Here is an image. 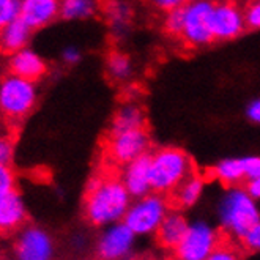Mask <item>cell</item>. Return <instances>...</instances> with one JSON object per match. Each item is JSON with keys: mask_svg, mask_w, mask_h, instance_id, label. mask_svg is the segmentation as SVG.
Returning a JSON list of instances; mask_svg holds the SVG:
<instances>
[{"mask_svg": "<svg viewBox=\"0 0 260 260\" xmlns=\"http://www.w3.org/2000/svg\"><path fill=\"white\" fill-rule=\"evenodd\" d=\"M246 115L251 121H254V123H260V100L249 103L248 109H246Z\"/></svg>", "mask_w": 260, "mask_h": 260, "instance_id": "obj_34", "label": "cell"}, {"mask_svg": "<svg viewBox=\"0 0 260 260\" xmlns=\"http://www.w3.org/2000/svg\"><path fill=\"white\" fill-rule=\"evenodd\" d=\"M150 164H151V155L145 153V155L139 156L137 159L128 162L125 166L123 172H121L120 178L123 181V185L129 191V194L137 199L150 194L151 189V175H150Z\"/></svg>", "mask_w": 260, "mask_h": 260, "instance_id": "obj_12", "label": "cell"}, {"mask_svg": "<svg viewBox=\"0 0 260 260\" xmlns=\"http://www.w3.org/2000/svg\"><path fill=\"white\" fill-rule=\"evenodd\" d=\"M133 202V196L121 178L93 177L87 183L84 216L96 227H106L123 221Z\"/></svg>", "mask_w": 260, "mask_h": 260, "instance_id": "obj_1", "label": "cell"}, {"mask_svg": "<svg viewBox=\"0 0 260 260\" xmlns=\"http://www.w3.org/2000/svg\"><path fill=\"white\" fill-rule=\"evenodd\" d=\"M148 147L150 137L144 128L115 133L111 134L108 141V155L115 164L126 166L128 162L145 155Z\"/></svg>", "mask_w": 260, "mask_h": 260, "instance_id": "obj_10", "label": "cell"}, {"mask_svg": "<svg viewBox=\"0 0 260 260\" xmlns=\"http://www.w3.org/2000/svg\"><path fill=\"white\" fill-rule=\"evenodd\" d=\"M248 27L244 11L232 2H221L213 10V35L218 41H229L240 37Z\"/></svg>", "mask_w": 260, "mask_h": 260, "instance_id": "obj_11", "label": "cell"}, {"mask_svg": "<svg viewBox=\"0 0 260 260\" xmlns=\"http://www.w3.org/2000/svg\"><path fill=\"white\" fill-rule=\"evenodd\" d=\"M164 30L172 37H181L183 27H185V8H175L171 11H166L164 16Z\"/></svg>", "mask_w": 260, "mask_h": 260, "instance_id": "obj_24", "label": "cell"}, {"mask_svg": "<svg viewBox=\"0 0 260 260\" xmlns=\"http://www.w3.org/2000/svg\"><path fill=\"white\" fill-rule=\"evenodd\" d=\"M7 67L11 74L21 76V78L30 79V81H38L43 78L46 70V62L34 51L24 48L18 52H13L7 62Z\"/></svg>", "mask_w": 260, "mask_h": 260, "instance_id": "obj_14", "label": "cell"}, {"mask_svg": "<svg viewBox=\"0 0 260 260\" xmlns=\"http://www.w3.org/2000/svg\"><path fill=\"white\" fill-rule=\"evenodd\" d=\"M144 123H145V117L141 106L136 103H125L120 106V109L117 111L112 120L111 134L141 129L144 128Z\"/></svg>", "mask_w": 260, "mask_h": 260, "instance_id": "obj_18", "label": "cell"}, {"mask_svg": "<svg viewBox=\"0 0 260 260\" xmlns=\"http://www.w3.org/2000/svg\"><path fill=\"white\" fill-rule=\"evenodd\" d=\"M32 27H30L22 18L13 21L7 25H2V48L5 52H18L25 48V44L30 40L32 34Z\"/></svg>", "mask_w": 260, "mask_h": 260, "instance_id": "obj_17", "label": "cell"}, {"mask_svg": "<svg viewBox=\"0 0 260 260\" xmlns=\"http://www.w3.org/2000/svg\"><path fill=\"white\" fill-rule=\"evenodd\" d=\"M243 246L251 252H260V221L248 232L243 240Z\"/></svg>", "mask_w": 260, "mask_h": 260, "instance_id": "obj_27", "label": "cell"}, {"mask_svg": "<svg viewBox=\"0 0 260 260\" xmlns=\"http://www.w3.org/2000/svg\"><path fill=\"white\" fill-rule=\"evenodd\" d=\"M246 189L249 191V194L255 199L257 202H260V177L249 180L248 185H246Z\"/></svg>", "mask_w": 260, "mask_h": 260, "instance_id": "obj_35", "label": "cell"}, {"mask_svg": "<svg viewBox=\"0 0 260 260\" xmlns=\"http://www.w3.org/2000/svg\"><path fill=\"white\" fill-rule=\"evenodd\" d=\"M137 235L123 222L103 227L96 240V255L100 260H131L136 252Z\"/></svg>", "mask_w": 260, "mask_h": 260, "instance_id": "obj_9", "label": "cell"}, {"mask_svg": "<svg viewBox=\"0 0 260 260\" xmlns=\"http://www.w3.org/2000/svg\"><path fill=\"white\" fill-rule=\"evenodd\" d=\"M204 191H205V180L201 175L191 174L175 189V202L183 208H191L201 201Z\"/></svg>", "mask_w": 260, "mask_h": 260, "instance_id": "obj_20", "label": "cell"}, {"mask_svg": "<svg viewBox=\"0 0 260 260\" xmlns=\"http://www.w3.org/2000/svg\"><path fill=\"white\" fill-rule=\"evenodd\" d=\"M108 73L114 81H126L133 73L129 57L121 52H112L108 58Z\"/></svg>", "mask_w": 260, "mask_h": 260, "instance_id": "obj_22", "label": "cell"}, {"mask_svg": "<svg viewBox=\"0 0 260 260\" xmlns=\"http://www.w3.org/2000/svg\"><path fill=\"white\" fill-rule=\"evenodd\" d=\"M11 158H13V145L8 139H2V142H0V162L4 166H8Z\"/></svg>", "mask_w": 260, "mask_h": 260, "instance_id": "obj_32", "label": "cell"}, {"mask_svg": "<svg viewBox=\"0 0 260 260\" xmlns=\"http://www.w3.org/2000/svg\"><path fill=\"white\" fill-rule=\"evenodd\" d=\"M27 219V207L19 192L0 194V229L4 232L19 231Z\"/></svg>", "mask_w": 260, "mask_h": 260, "instance_id": "obj_13", "label": "cell"}, {"mask_svg": "<svg viewBox=\"0 0 260 260\" xmlns=\"http://www.w3.org/2000/svg\"><path fill=\"white\" fill-rule=\"evenodd\" d=\"M188 227L189 222L185 215H181L177 210L172 211L169 210V213H167V216L164 218L156 232L158 243L162 248L174 251L178 246V243L183 240V237H185Z\"/></svg>", "mask_w": 260, "mask_h": 260, "instance_id": "obj_16", "label": "cell"}, {"mask_svg": "<svg viewBox=\"0 0 260 260\" xmlns=\"http://www.w3.org/2000/svg\"><path fill=\"white\" fill-rule=\"evenodd\" d=\"M73 243H74V246H78V249H81L79 246H85V238L82 237V235H79V237H74V240H73Z\"/></svg>", "mask_w": 260, "mask_h": 260, "instance_id": "obj_36", "label": "cell"}, {"mask_svg": "<svg viewBox=\"0 0 260 260\" xmlns=\"http://www.w3.org/2000/svg\"><path fill=\"white\" fill-rule=\"evenodd\" d=\"M22 0H0V25H7L21 18Z\"/></svg>", "mask_w": 260, "mask_h": 260, "instance_id": "obj_25", "label": "cell"}, {"mask_svg": "<svg viewBox=\"0 0 260 260\" xmlns=\"http://www.w3.org/2000/svg\"><path fill=\"white\" fill-rule=\"evenodd\" d=\"M62 58L65 63H78L81 60V52L78 48H73V46H68V48L63 49L62 52Z\"/></svg>", "mask_w": 260, "mask_h": 260, "instance_id": "obj_33", "label": "cell"}, {"mask_svg": "<svg viewBox=\"0 0 260 260\" xmlns=\"http://www.w3.org/2000/svg\"><path fill=\"white\" fill-rule=\"evenodd\" d=\"M185 27L181 38L191 48H202L215 40L213 35V10L211 0H191L185 7Z\"/></svg>", "mask_w": 260, "mask_h": 260, "instance_id": "obj_7", "label": "cell"}, {"mask_svg": "<svg viewBox=\"0 0 260 260\" xmlns=\"http://www.w3.org/2000/svg\"><path fill=\"white\" fill-rule=\"evenodd\" d=\"M192 161L186 151L175 147L159 148L151 155V189L159 194L175 192V189L192 174Z\"/></svg>", "mask_w": 260, "mask_h": 260, "instance_id": "obj_3", "label": "cell"}, {"mask_svg": "<svg viewBox=\"0 0 260 260\" xmlns=\"http://www.w3.org/2000/svg\"><path fill=\"white\" fill-rule=\"evenodd\" d=\"M108 19L111 22V27L121 34L128 25L131 19V8L128 4L120 2V0H114L108 5Z\"/></svg>", "mask_w": 260, "mask_h": 260, "instance_id": "obj_23", "label": "cell"}, {"mask_svg": "<svg viewBox=\"0 0 260 260\" xmlns=\"http://www.w3.org/2000/svg\"><path fill=\"white\" fill-rule=\"evenodd\" d=\"M221 244V235L215 225L207 221L189 222V227L174 249L175 260H207Z\"/></svg>", "mask_w": 260, "mask_h": 260, "instance_id": "obj_6", "label": "cell"}, {"mask_svg": "<svg viewBox=\"0 0 260 260\" xmlns=\"http://www.w3.org/2000/svg\"><path fill=\"white\" fill-rule=\"evenodd\" d=\"M37 96L35 81L7 74L0 84V109L4 117L10 121H21L35 108Z\"/></svg>", "mask_w": 260, "mask_h": 260, "instance_id": "obj_5", "label": "cell"}, {"mask_svg": "<svg viewBox=\"0 0 260 260\" xmlns=\"http://www.w3.org/2000/svg\"><path fill=\"white\" fill-rule=\"evenodd\" d=\"M216 216L227 235L243 240L260 221V205L246 188L227 186L218 201Z\"/></svg>", "mask_w": 260, "mask_h": 260, "instance_id": "obj_2", "label": "cell"}, {"mask_svg": "<svg viewBox=\"0 0 260 260\" xmlns=\"http://www.w3.org/2000/svg\"><path fill=\"white\" fill-rule=\"evenodd\" d=\"M213 177L225 186H237L246 180L244 158H227L213 167Z\"/></svg>", "mask_w": 260, "mask_h": 260, "instance_id": "obj_19", "label": "cell"}, {"mask_svg": "<svg viewBox=\"0 0 260 260\" xmlns=\"http://www.w3.org/2000/svg\"><path fill=\"white\" fill-rule=\"evenodd\" d=\"M57 16H60V0H22L21 18L32 28L49 25Z\"/></svg>", "mask_w": 260, "mask_h": 260, "instance_id": "obj_15", "label": "cell"}, {"mask_svg": "<svg viewBox=\"0 0 260 260\" xmlns=\"http://www.w3.org/2000/svg\"><path fill=\"white\" fill-rule=\"evenodd\" d=\"M207 260H241V254L229 244H219Z\"/></svg>", "mask_w": 260, "mask_h": 260, "instance_id": "obj_26", "label": "cell"}, {"mask_svg": "<svg viewBox=\"0 0 260 260\" xmlns=\"http://www.w3.org/2000/svg\"><path fill=\"white\" fill-rule=\"evenodd\" d=\"M153 7H156L158 10H162V11H171V10H175V8H181L185 7L189 0H150Z\"/></svg>", "mask_w": 260, "mask_h": 260, "instance_id": "obj_31", "label": "cell"}, {"mask_svg": "<svg viewBox=\"0 0 260 260\" xmlns=\"http://www.w3.org/2000/svg\"><path fill=\"white\" fill-rule=\"evenodd\" d=\"M244 166H246V181L258 178L260 177V156L251 155V156H243Z\"/></svg>", "mask_w": 260, "mask_h": 260, "instance_id": "obj_30", "label": "cell"}, {"mask_svg": "<svg viewBox=\"0 0 260 260\" xmlns=\"http://www.w3.org/2000/svg\"><path fill=\"white\" fill-rule=\"evenodd\" d=\"M14 191V175L8 166H0V194Z\"/></svg>", "mask_w": 260, "mask_h": 260, "instance_id": "obj_29", "label": "cell"}, {"mask_svg": "<svg viewBox=\"0 0 260 260\" xmlns=\"http://www.w3.org/2000/svg\"><path fill=\"white\" fill-rule=\"evenodd\" d=\"M52 235L40 225H22L13 241L14 260H54Z\"/></svg>", "mask_w": 260, "mask_h": 260, "instance_id": "obj_8", "label": "cell"}, {"mask_svg": "<svg viewBox=\"0 0 260 260\" xmlns=\"http://www.w3.org/2000/svg\"><path fill=\"white\" fill-rule=\"evenodd\" d=\"M244 16H246V24L249 28L260 30V0H254L248 5Z\"/></svg>", "mask_w": 260, "mask_h": 260, "instance_id": "obj_28", "label": "cell"}, {"mask_svg": "<svg viewBox=\"0 0 260 260\" xmlns=\"http://www.w3.org/2000/svg\"><path fill=\"white\" fill-rule=\"evenodd\" d=\"M167 213H169V204L164 194L153 191L144 197L134 199L123 218V222L137 237H148L158 232Z\"/></svg>", "mask_w": 260, "mask_h": 260, "instance_id": "obj_4", "label": "cell"}, {"mask_svg": "<svg viewBox=\"0 0 260 260\" xmlns=\"http://www.w3.org/2000/svg\"><path fill=\"white\" fill-rule=\"evenodd\" d=\"M96 11V0H60V16L67 21L87 19Z\"/></svg>", "mask_w": 260, "mask_h": 260, "instance_id": "obj_21", "label": "cell"}]
</instances>
